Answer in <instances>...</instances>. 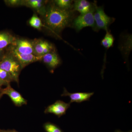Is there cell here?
Returning <instances> with one entry per match:
<instances>
[{"mask_svg":"<svg viewBox=\"0 0 132 132\" xmlns=\"http://www.w3.org/2000/svg\"><path fill=\"white\" fill-rule=\"evenodd\" d=\"M43 16L48 27L54 33L59 34L70 25L73 15L71 10L60 9L53 3L46 7Z\"/></svg>","mask_w":132,"mask_h":132,"instance_id":"6da1fadb","label":"cell"},{"mask_svg":"<svg viewBox=\"0 0 132 132\" xmlns=\"http://www.w3.org/2000/svg\"><path fill=\"white\" fill-rule=\"evenodd\" d=\"M0 68L8 73L14 81L19 84V76L22 68L17 61L8 53L5 54L0 62Z\"/></svg>","mask_w":132,"mask_h":132,"instance_id":"7a4b0ae2","label":"cell"},{"mask_svg":"<svg viewBox=\"0 0 132 132\" xmlns=\"http://www.w3.org/2000/svg\"><path fill=\"white\" fill-rule=\"evenodd\" d=\"M95 6L94 4L89 12L85 14H80L73 20L72 26L76 31H80L86 27H92L96 29L94 17Z\"/></svg>","mask_w":132,"mask_h":132,"instance_id":"3957f363","label":"cell"},{"mask_svg":"<svg viewBox=\"0 0 132 132\" xmlns=\"http://www.w3.org/2000/svg\"><path fill=\"white\" fill-rule=\"evenodd\" d=\"M96 29L108 31L109 26L113 22V19L108 16L104 12V8L95 6L94 14Z\"/></svg>","mask_w":132,"mask_h":132,"instance_id":"277c9868","label":"cell"},{"mask_svg":"<svg viewBox=\"0 0 132 132\" xmlns=\"http://www.w3.org/2000/svg\"><path fill=\"white\" fill-rule=\"evenodd\" d=\"M11 45L8 53L17 61L22 69L29 64L41 60L42 57H38L33 54H24L20 53L17 52L13 46Z\"/></svg>","mask_w":132,"mask_h":132,"instance_id":"5b68a950","label":"cell"},{"mask_svg":"<svg viewBox=\"0 0 132 132\" xmlns=\"http://www.w3.org/2000/svg\"><path fill=\"white\" fill-rule=\"evenodd\" d=\"M71 104L61 100H57L54 104L50 105L44 111L45 114H54L59 118L66 114V112L71 106Z\"/></svg>","mask_w":132,"mask_h":132,"instance_id":"8992f818","label":"cell"},{"mask_svg":"<svg viewBox=\"0 0 132 132\" xmlns=\"http://www.w3.org/2000/svg\"><path fill=\"white\" fill-rule=\"evenodd\" d=\"M1 93L3 95L5 94L8 95L16 106L20 107L27 104V100L19 92L13 88L10 84L6 86V87L2 88Z\"/></svg>","mask_w":132,"mask_h":132,"instance_id":"52a82bcc","label":"cell"},{"mask_svg":"<svg viewBox=\"0 0 132 132\" xmlns=\"http://www.w3.org/2000/svg\"><path fill=\"white\" fill-rule=\"evenodd\" d=\"M94 92H77L70 93L65 88H64V92L61 95L62 97H69L70 99V104L76 102L80 103L84 101H88L90 100L91 97L94 94Z\"/></svg>","mask_w":132,"mask_h":132,"instance_id":"ba28073f","label":"cell"},{"mask_svg":"<svg viewBox=\"0 0 132 132\" xmlns=\"http://www.w3.org/2000/svg\"><path fill=\"white\" fill-rule=\"evenodd\" d=\"M12 45L20 53L34 54L32 43L27 40L16 39Z\"/></svg>","mask_w":132,"mask_h":132,"instance_id":"9c48e42d","label":"cell"},{"mask_svg":"<svg viewBox=\"0 0 132 132\" xmlns=\"http://www.w3.org/2000/svg\"><path fill=\"white\" fill-rule=\"evenodd\" d=\"M41 60L46 65L51 72H53L55 69L61 63L60 59L58 54L54 51L42 56Z\"/></svg>","mask_w":132,"mask_h":132,"instance_id":"30bf717a","label":"cell"},{"mask_svg":"<svg viewBox=\"0 0 132 132\" xmlns=\"http://www.w3.org/2000/svg\"><path fill=\"white\" fill-rule=\"evenodd\" d=\"M23 5L35 10L40 14L44 16L46 11V2L42 0L23 1Z\"/></svg>","mask_w":132,"mask_h":132,"instance_id":"8fae6325","label":"cell"},{"mask_svg":"<svg viewBox=\"0 0 132 132\" xmlns=\"http://www.w3.org/2000/svg\"><path fill=\"white\" fill-rule=\"evenodd\" d=\"M93 6L90 2L86 0H77L73 5L74 10L78 11L80 14H85L89 12Z\"/></svg>","mask_w":132,"mask_h":132,"instance_id":"7c38bea8","label":"cell"},{"mask_svg":"<svg viewBox=\"0 0 132 132\" xmlns=\"http://www.w3.org/2000/svg\"><path fill=\"white\" fill-rule=\"evenodd\" d=\"M16 38L7 32H0V49H4L7 46L12 45Z\"/></svg>","mask_w":132,"mask_h":132,"instance_id":"4fadbf2b","label":"cell"},{"mask_svg":"<svg viewBox=\"0 0 132 132\" xmlns=\"http://www.w3.org/2000/svg\"><path fill=\"white\" fill-rule=\"evenodd\" d=\"M34 55L38 57H42L43 52L49 42L41 39H36L32 42Z\"/></svg>","mask_w":132,"mask_h":132,"instance_id":"5bb4252c","label":"cell"},{"mask_svg":"<svg viewBox=\"0 0 132 132\" xmlns=\"http://www.w3.org/2000/svg\"><path fill=\"white\" fill-rule=\"evenodd\" d=\"M53 3L57 7L64 10H70L73 7L72 1L70 0H55Z\"/></svg>","mask_w":132,"mask_h":132,"instance_id":"9a60e30c","label":"cell"},{"mask_svg":"<svg viewBox=\"0 0 132 132\" xmlns=\"http://www.w3.org/2000/svg\"><path fill=\"white\" fill-rule=\"evenodd\" d=\"M114 41V39L113 36L108 31H106V34L101 41V44L105 48L109 49L112 46Z\"/></svg>","mask_w":132,"mask_h":132,"instance_id":"2e32d148","label":"cell"},{"mask_svg":"<svg viewBox=\"0 0 132 132\" xmlns=\"http://www.w3.org/2000/svg\"><path fill=\"white\" fill-rule=\"evenodd\" d=\"M0 81L6 86L14 80L8 73L0 68Z\"/></svg>","mask_w":132,"mask_h":132,"instance_id":"e0dca14e","label":"cell"},{"mask_svg":"<svg viewBox=\"0 0 132 132\" xmlns=\"http://www.w3.org/2000/svg\"><path fill=\"white\" fill-rule=\"evenodd\" d=\"M29 22L31 27L38 30H40L43 26L40 19L36 14L32 16Z\"/></svg>","mask_w":132,"mask_h":132,"instance_id":"ac0fdd59","label":"cell"},{"mask_svg":"<svg viewBox=\"0 0 132 132\" xmlns=\"http://www.w3.org/2000/svg\"><path fill=\"white\" fill-rule=\"evenodd\" d=\"M43 127L46 132H64L58 126L51 122L45 123Z\"/></svg>","mask_w":132,"mask_h":132,"instance_id":"d6986e66","label":"cell"},{"mask_svg":"<svg viewBox=\"0 0 132 132\" xmlns=\"http://www.w3.org/2000/svg\"><path fill=\"white\" fill-rule=\"evenodd\" d=\"M6 5L11 6H16L23 5V1L19 0H7L4 1Z\"/></svg>","mask_w":132,"mask_h":132,"instance_id":"ffe728a7","label":"cell"},{"mask_svg":"<svg viewBox=\"0 0 132 132\" xmlns=\"http://www.w3.org/2000/svg\"><path fill=\"white\" fill-rule=\"evenodd\" d=\"M0 132H19L16 131L14 129H7V130H5V129H0Z\"/></svg>","mask_w":132,"mask_h":132,"instance_id":"44dd1931","label":"cell"},{"mask_svg":"<svg viewBox=\"0 0 132 132\" xmlns=\"http://www.w3.org/2000/svg\"><path fill=\"white\" fill-rule=\"evenodd\" d=\"M5 54L4 49H0V62L2 60Z\"/></svg>","mask_w":132,"mask_h":132,"instance_id":"7402d4cb","label":"cell"},{"mask_svg":"<svg viewBox=\"0 0 132 132\" xmlns=\"http://www.w3.org/2000/svg\"><path fill=\"white\" fill-rule=\"evenodd\" d=\"M3 86H5V85L2 82H0V94H2L1 91L2 89V87Z\"/></svg>","mask_w":132,"mask_h":132,"instance_id":"603a6c76","label":"cell"},{"mask_svg":"<svg viewBox=\"0 0 132 132\" xmlns=\"http://www.w3.org/2000/svg\"><path fill=\"white\" fill-rule=\"evenodd\" d=\"M114 132H132V130H130V131H128L125 132L121 131V130H115Z\"/></svg>","mask_w":132,"mask_h":132,"instance_id":"cb8c5ba5","label":"cell"},{"mask_svg":"<svg viewBox=\"0 0 132 132\" xmlns=\"http://www.w3.org/2000/svg\"><path fill=\"white\" fill-rule=\"evenodd\" d=\"M2 96L3 95L2 94H0V100H1V98H2Z\"/></svg>","mask_w":132,"mask_h":132,"instance_id":"d4e9b609","label":"cell"},{"mask_svg":"<svg viewBox=\"0 0 132 132\" xmlns=\"http://www.w3.org/2000/svg\"><path fill=\"white\" fill-rule=\"evenodd\" d=\"M0 82H1V81H0ZM2 83H3V82H2ZM3 84H4V83H3ZM4 85H5V84H4Z\"/></svg>","mask_w":132,"mask_h":132,"instance_id":"484cf974","label":"cell"}]
</instances>
